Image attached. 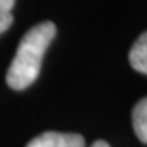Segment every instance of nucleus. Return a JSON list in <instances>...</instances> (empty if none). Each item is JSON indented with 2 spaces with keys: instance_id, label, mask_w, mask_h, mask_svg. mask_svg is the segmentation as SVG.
<instances>
[{
  "instance_id": "1",
  "label": "nucleus",
  "mask_w": 147,
  "mask_h": 147,
  "mask_svg": "<svg viewBox=\"0 0 147 147\" xmlns=\"http://www.w3.org/2000/svg\"><path fill=\"white\" fill-rule=\"evenodd\" d=\"M56 36V25L42 21L21 38L8 72L7 84L13 90H25L38 79L44 53Z\"/></svg>"
},
{
  "instance_id": "2",
  "label": "nucleus",
  "mask_w": 147,
  "mask_h": 147,
  "mask_svg": "<svg viewBox=\"0 0 147 147\" xmlns=\"http://www.w3.org/2000/svg\"><path fill=\"white\" fill-rule=\"evenodd\" d=\"M26 147H85V139L75 132L47 131L31 139Z\"/></svg>"
},
{
  "instance_id": "3",
  "label": "nucleus",
  "mask_w": 147,
  "mask_h": 147,
  "mask_svg": "<svg viewBox=\"0 0 147 147\" xmlns=\"http://www.w3.org/2000/svg\"><path fill=\"white\" fill-rule=\"evenodd\" d=\"M129 62L132 69L147 75V31H144L136 39L129 51Z\"/></svg>"
},
{
  "instance_id": "4",
  "label": "nucleus",
  "mask_w": 147,
  "mask_h": 147,
  "mask_svg": "<svg viewBox=\"0 0 147 147\" xmlns=\"http://www.w3.org/2000/svg\"><path fill=\"white\" fill-rule=\"evenodd\" d=\"M132 127L137 139L147 144V96L137 101L132 110Z\"/></svg>"
},
{
  "instance_id": "5",
  "label": "nucleus",
  "mask_w": 147,
  "mask_h": 147,
  "mask_svg": "<svg viewBox=\"0 0 147 147\" xmlns=\"http://www.w3.org/2000/svg\"><path fill=\"white\" fill-rule=\"evenodd\" d=\"M15 5V0H0V34L5 33L13 23V10Z\"/></svg>"
},
{
  "instance_id": "6",
  "label": "nucleus",
  "mask_w": 147,
  "mask_h": 147,
  "mask_svg": "<svg viewBox=\"0 0 147 147\" xmlns=\"http://www.w3.org/2000/svg\"><path fill=\"white\" fill-rule=\"evenodd\" d=\"M92 147H110V144L106 141H95L93 144H92Z\"/></svg>"
}]
</instances>
